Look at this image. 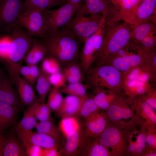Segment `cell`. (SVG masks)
Here are the masks:
<instances>
[{"label": "cell", "instance_id": "cell-1", "mask_svg": "<svg viewBox=\"0 0 156 156\" xmlns=\"http://www.w3.org/2000/svg\"><path fill=\"white\" fill-rule=\"evenodd\" d=\"M40 41L46 49L45 56L55 58L64 67L76 63L80 59L83 43L68 29L61 27L55 31L47 32Z\"/></svg>", "mask_w": 156, "mask_h": 156}, {"label": "cell", "instance_id": "cell-2", "mask_svg": "<svg viewBox=\"0 0 156 156\" xmlns=\"http://www.w3.org/2000/svg\"><path fill=\"white\" fill-rule=\"evenodd\" d=\"M132 28L125 22L105 29L102 44L92 66L106 64L120 50L127 46Z\"/></svg>", "mask_w": 156, "mask_h": 156}, {"label": "cell", "instance_id": "cell-3", "mask_svg": "<svg viewBox=\"0 0 156 156\" xmlns=\"http://www.w3.org/2000/svg\"><path fill=\"white\" fill-rule=\"evenodd\" d=\"M85 76V85L94 93L102 89L123 92L125 74L110 65L92 67Z\"/></svg>", "mask_w": 156, "mask_h": 156}, {"label": "cell", "instance_id": "cell-4", "mask_svg": "<svg viewBox=\"0 0 156 156\" xmlns=\"http://www.w3.org/2000/svg\"><path fill=\"white\" fill-rule=\"evenodd\" d=\"M104 112L109 122L118 127L132 131L138 125L135 112L124 93Z\"/></svg>", "mask_w": 156, "mask_h": 156}, {"label": "cell", "instance_id": "cell-5", "mask_svg": "<svg viewBox=\"0 0 156 156\" xmlns=\"http://www.w3.org/2000/svg\"><path fill=\"white\" fill-rule=\"evenodd\" d=\"M103 16L101 14L88 12L83 3L74 17L62 27L71 31L83 43L98 30Z\"/></svg>", "mask_w": 156, "mask_h": 156}, {"label": "cell", "instance_id": "cell-6", "mask_svg": "<svg viewBox=\"0 0 156 156\" xmlns=\"http://www.w3.org/2000/svg\"><path fill=\"white\" fill-rule=\"evenodd\" d=\"M132 131L120 128L109 122L97 139L102 144L109 150L112 156H127V148Z\"/></svg>", "mask_w": 156, "mask_h": 156}, {"label": "cell", "instance_id": "cell-7", "mask_svg": "<svg viewBox=\"0 0 156 156\" xmlns=\"http://www.w3.org/2000/svg\"><path fill=\"white\" fill-rule=\"evenodd\" d=\"M10 35L11 43L8 58L16 71L18 66L16 64L24 58L31 47L35 38L30 36L24 29L16 23Z\"/></svg>", "mask_w": 156, "mask_h": 156}, {"label": "cell", "instance_id": "cell-8", "mask_svg": "<svg viewBox=\"0 0 156 156\" xmlns=\"http://www.w3.org/2000/svg\"><path fill=\"white\" fill-rule=\"evenodd\" d=\"M83 3L74 5L67 3L57 9L40 10L47 28V32L56 31L67 24Z\"/></svg>", "mask_w": 156, "mask_h": 156}, {"label": "cell", "instance_id": "cell-9", "mask_svg": "<svg viewBox=\"0 0 156 156\" xmlns=\"http://www.w3.org/2000/svg\"><path fill=\"white\" fill-rule=\"evenodd\" d=\"M105 25V17L103 16L98 30L83 43L80 54V66L83 74L91 68L102 44Z\"/></svg>", "mask_w": 156, "mask_h": 156}, {"label": "cell", "instance_id": "cell-10", "mask_svg": "<svg viewBox=\"0 0 156 156\" xmlns=\"http://www.w3.org/2000/svg\"><path fill=\"white\" fill-rule=\"evenodd\" d=\"M16 23L33 37L42 39L47 32L40 10H31L21 13Z\"/></svg>", "mask_w": 156, "mask_h": 156}, {"label": "cell", "instance_id": "cell-11", "mask_svg": "<svg viewBox=\"0 0 156 156\" xmlns=\"http://www.w3.org/2000/svg\"><path fill=\"white\" fill-rule=\"evenodd\" d=\"M23 3V0H0V33L10 35Z\"/></svg>", "mask_w": 156, "mask_h": 156}, {"label": "cell", "instance_id": "cell-12", "mask_svg": "<svg viewBox=\"0 0 156 156\" xmlns=\"http://www.w3.org/2000/svg\"><path fill=\"white\" fill-rule=\"evenodd\" d=\"M14 130L21 142L28 143L40 146L43 148L53 147L58 148L61 145L52 137L44 134L32 130H25L15 126Z\"/></svg>", "mask_w": 156, "mask_h": 156}, {"label": "cell", "instance_id": "cell-13", "mask_svg": "<svg viewBox=\"0 0 156 156\" xmlns=\"http://www.w3.org/2000/svg\"><path fill=\"white\" fill-rule=\"evenodd\" d=\"M135 113V118L138 124L144 125L146 128L156 127L155 111L139 96L130 102Z\"/></svg>", "mask_w": 156, "mask_h": 156}, {"label": "cell", "instance_id": "cell-14", "mask_svg": "<svg viewBox=\"0 0 156 156\" xmlns=\"http://www.w3.org/2000/svg\"><path fill=\"white\" fill-rule=\"evenodd\" d=\"M84 119V134L86 136L92 138H97L109 123L104 111L96 113Z\"/></svg>", "mask_w": 156, "mask_h": 156}, {"label": "cell", "instance_id": "cell-15", "mask_svg": "<svg viewBox=\"0 0 156 156\" xmlns=\"http://www.w3.org/2000/svg\"><path fill=\"white\" fill-rule=\"evenodd\" d=\"M83 125L80 129L70 133L59 151L61 156H80L85 138Z\"/></svg>", "mask_w": 156, "mask_h": 156}, {"label": "cell", "instance_id": "cell-16", "mask_svg": "<svg viewBox=\"0 0 156 156\" xmlns=\"http://www.w3.org/2000/svg\"><path fill=\"white\" fill-rule=\"evenodd\" d=\"M13 126L7 132L3 131V156H27L22 143L18 138Z\"/></svg>", "mask_w": 156, "mask_h": 156}, {"label": "cell", "instance_id": "cell-17", "mask_svg": "<svg viewBox=\"0 0 156 156\" xmlns=\"http://www.w3.org/2000/svg\"><path fill=\"white\" fill-rule=\"evenodd\" d=\"M143 62L142 56L137 53L125 56H114L106 64L113 66L125 75L132 68L142 64Z\"/></svg>", "mask_w": 156, "mask_h": 156}, {"label": "cell", "instance_id": "cell-18", "mask_svg": "<svg viewBox=\"0 0 156 156\" xmlns=\"http://www.w3.org/2000/svg\"><path fill=\"white\" fill-rule=\"evenodd\" d=\"M86 98L70 95L64 98L59 108L55 112L56 116L63 118L76 116L83 101Z\"/></svg>", "mask_w": 156, "mask_h": 156}, {"label": "cell", "instance_id": "cell-19", "mask_svg": "<svg viewBox=\"0 0 156 156\" xmlns=\"http://www.w3.org/2000/svg\"><path fill=\"white\" fill-rule=\"evenodd\" d=\"M15 82L16 85L18 95L22 104L27 107L38 101L32 86L23 77L17 76Z\"/></svg>", "mask_w": 156, "mask_h": 156}, {"label": "cell", "instance_id": "cell-20", "mask_svg": "<svg viewBox=\"0 0 156 156\" xmlns=\"http://www.w3.org/2000/svg\"><path fill=\"white\" fill-rule=\"evenodd\" d=\"M142 0H123L119 5L120 17L132 28L136 25L138 7Z\"/></svg>", "mask_w": 156, "mask_h": 156}, {"label": "cell", "instance_id": "cell-21", "mask_svg": "<svg viewBox=\"0 0 156 156\" xmlns=\"http://www.w3.org/2000/svg\"><path fill=\"white\" fill-rule=\"evenodd\" d=\"M149 82L129 80H124L123 90L129 102L137 96L146 94L152 88Z\"/></svg>", "mask_w": 156, "mask_h": 156}, {"label": "cell", "instance_id": "cell-22", "mask_svg": "<svg viewBox=\"0 0 156 156\" xmlns=\"http://www.w3.org/2000/svg\"><path fill=\"white\" fill-rule=\"evenodd\" d=\"M80 156H112L109 150L102 144L97 138L86 136L81 149Z\"/></svg>", "mask_w": 156, "mask_h": 156}, {"label": "cell", "instance_id": "cell-23", "mask_svg": "<svg viewBox=\"0 0 156 156\" xmlns=\"http://www.w3.org/2000/svg\"><path fill=\"white\" fill-rule=\"evenodd\" d=\"M21 110L11 105L0 103V131L14 126Z\"/></svg>", "mask_w": 156, "mask_h": 156}, {"label": "cell", "instance_id": "cell-24", "mask_svg": "<svg viewBox=\"0 0 156 156\" xmlns=\"http://www.w3.org/2000/svg\"><path fill=\"white\" fill-rule=\"evenodd\" d=\"M122 93L108 89H102L95 92L94 100L101 111H106L114 100Z\"/></svg>", "mask_w": 156, "mask_h": 156}, {"label": "cell", "instance_id": "cell-25", "mask_svg": "<svg viewBox=\"0 0 156 156\" xmlns=\"http://www.w3.org/2000/svg\"><path fill=\"white\" fill-rule=\"evenodd\" d=\"M35 127L37 132L47 135L54 139L62 145L65 141L59 128L55 125L54 119L52 117L48 120L37 122Z\"/></svg>", "mask_w": 156, "mask_h": 156}, {"label": "cell", "instance_id": "cell-26", "mask_svg": "<svg viewBox=\"0 0 156 156\" xmlns=\"http://www.w3.org/2000/svg\"><path fill=\"white\" fill-rule=\"evenodd\" d=\"M133 80L144 82H149L152 80L155 81L152 73L148 64L145 62L131 69L125 75L124 80Z\"/></svg>", "mask_w": 156, "mask_h": 156}, {"label": "cell", "instance_id": "cell-27", "mask_svg": "<svg viewBox=\"0 0 156 156\" xmlns=\"http://www.w3.org/2000/svg\"><path fill=\"white\" fill-rule=\"evenodd\" d=\"M37 38H35L31 47L23 58L27 65H37L45 56V47L40 40Z\"/></svg>", "mask_w": 156, "mask_h": 156}, {"label": "cell", "instance_id": "cell-28", "mask_svg": "<svg viewBox=\"0 0 156 156\" xmlns=\"http://www.w3.org/2000/svg\"><path fill=\"white\" fill-rule=\"evenodd\" d=\"M40 102L38 101L28 106L25 110L23 117L16 126L17 128L25 130H32L37 123L35 116L36 109Z\"/></svg>", "mask_w": 156, "mask_h": 156}, {"label": "cell", "instance_id": "cell-29", "mask_svg": "<svg viewBox=\"0 0 156 156\" xmlns=\"http://www.w3.org/2000/svg\"><path fill=\"white\" fill-rule=\"evenodd\" d=\"M0 103L7 104L24 109L19 96L14 88L10 83L5 88H0Z\"/></svg>", "mask_w": 156, "mask_h": 156}, {"label": "cell", "instance_id": "cell-30", "mask_svg": "<svg viewBox=\"0 0 156 156\" xmlns=\"http://www.w3.org/2000/svg\"><path fill=\"white\" fill-rule=\"evenodd\" d=\"M67 3L66 0H24L23 12L33 9H49Z\"/></svg>", "mask_w": 156, "mask_h": 156}, {"label": "cell", "instance_id": "cell-31", "mask_svg": "<svg viewBox=\"0 0 156 156\" xmlns=\"http://www.w3.org/2000/svg\"><path fill=\"white\" fill-rule=\"evenodd\" d=\"M66 81L69 84L82 83L84 81V76L80 65L74 63L64 66L61 70Z\"/></svg>", "mask_w": 156, "mask_h": 156}, {"label": "cell", "instance_id": "cell-32", "mask_svg": "<svg viewBox=\"0 0 156 156\" xmlns=\"http://www.w3.org/2000/svg\"><path fill=\"white\" fill-rule=\"evenodd\" d=\"M156 5V0H142L138 7L135 26L147 21L154 12Z\"/></svg>", "mask_w": 156, "mask_h": 156}, {"label": "cell", "instance_id": "cell-33", "mask_svg": "<svg viewBox=\"0 0 156 156\" xmlns=\"http://www.w3.org/2000/svg\"><path fill=\"white\" fill-rule=\"evenodd\" d=\"M78 118L75 116L62 118L58 127L64 137L66 138L70 133L83 127Z\"/></svg>", "mask_w": 156, "mask_h": 156}, {"label": "cell", "instance_id": "cell-34", "mask_svg": "<svg viewBox=\"0 0 156 156\" xmlns=\"http://www.w3.org/2000/svg\"><path fill=\"white\" fill-rule=\"evenodd\" d=\"M108 2V0H84L83 5L89 13L107 16L109 11Z\"/></svg>", "mask_w": 156, "mask_h": 156}, {"label": "cell", "instance_id": "cell-35", "mask_svg": "<svg viewBox=\"0 0 156 156\" xmlns=\"http://www.w3.org/2000/svg\"><path fill=\"white\" fill-rule=\"evenodd\" d=\"M48 76L40 70L39 76L36 82V88L38 94V101L40 103L45 102L47 96L52 88Z\"/></svg>", "mask_w": 156, "mask_h": 156}, {"label": "cell", "instance_id": "cell-36", "mask_svg": "<svg viewBox=\"0 0 156 156\" xmlns=\"http://www.w3.org/2000/svg\"><path fill=\"white\" fill-rule=\"evenodd\" d=\"M132 29L130 34V38H133L136 43H140L149 33L154 31V29L153 25L147 20L136 25Z\"/></svg>", "mask_w": 156, "mask_h": 156}, {"label": "cell", "instance_id": "cell-37", "mask_svg": "<svg viewBox=\"0 0 156 156\" xmlns=\"http://www.w3.org/2000/svg\"><path fill=\"white\" fill-rule=\"evenodd\" d=\"M100 111L95 103L93 96H88L83 101L75 116L85 118Z\"/></svg>", "mask_w": 156, "mask_h": 156}, {"label": "cell", "instance_id": "cell-38", "mask_svg": "<svg viewBox=\"0 0 156 156\" xmlns=\"http://www.w3.org/2000/svg\"><path fill=\"white\" fill-rule=\"evenodd\" d=\"M87 88L86 86L82 83H69L60 88V90L62 93L84 98L88 96L86 92Z\"/></svg>", "mask_w": 156, "mask_h": 156}, {"label": "cell", "instance_id": "cell-39", "mask_svg": "<svg viewBox=\"0 0 156 156\" xmlns=\"http://www.w3.org/2000/svg\"><path fill=\"white\" fill-rule=\"evenodd\" d=\"M47 104L52 111L56 112L63 99L60 88L52 87L49 93Z\"/></svg>", "mask_w": 156, "mask_h": 156}, {"label": "cell", "instance_id": "cell-40", "mask_svg": "<svg viewBox=\"0 0 156 156\" xmlns=\"http://www.w3.org/2000/svg\"><path fill=\"white\" fill-rule=\"evenodd\" d=\"M140 130L137 129L138 135H136V156H142L146 151V135L147 129L143 124H139Z\"/></svg>", "mask_w": 156, "mask_h": 156}, {"label": "cell", "instance_id": "cell-41", "mask_svg": "<svg viewBox=\"0 0 156 156\" xmlns=\"http://www.w3.org/2000/svg\"><path fill=\"white\" fill-rule=\"evenodd\" d=\"M42 61L41 70L45 74L49 75L61 71V65L55 58L44 56Z\"/></svg>", "mask_w": 156, "mask_h": 156}, {"label": "cell", "instance_id": "cell-42", "mask_svg": "<svg viewBox=\"0 0 156 156\" xmlns=\"http://www.w3.org/2000/svg\"><path fill=\"white\" fill-rule=\"evenodd\" d=\"M52 111L46 103H40L37 106L35 112V116L40 122L47 120L51 117Z\"/></svg>", "mask_w": 156, "mask_h": 156}, {"label": "cell", "instance_id": "cell-43", "mask_svg": "<svg viewBox=\"0 0 156 156\" xmlns=\"http://www.w3.org/2000/svg\"><path fill=\"white\" fill-rule=\"evenodd\" d=\"M156 128H150L147 129L146 139V152H156Z\"/></svg>", "mask_w": 156, "mask_h": 156}, {"label": "cell", "instance_id": "cell-44", "mask_svg": "<svg viewBox=\"0 0 156 156\" xmlns=\"http://www.w3.org/2000/svg\"><path fill=\"white\" fill-rule=\"evenodd\" d=\"M48 79L53 87L61 88L67 85L65 78L61 71L49 75Z\"/></svg>", "mask_w": 156, "mask_h": 156}, {"label": "cell", "instance_id": "cell-45", "mask_svg": "<svg viewBox=\"0 0 156 156\" xmlns=\"http://www.w3.org/2000/svg\"><path fill=\"white\" fill-rule=\"evenodd\" d=\"M144 101L156 110V88L152 87L146 94L139 96Z\"/></svg>", "mask_w": 156, "mask_h": 156}, {"label": "cell", "instance_id": "cell-46", "mask_svg": "<svg viewBox=\"0 0 156 156\" xmlns=\"http://www.w3.org/2000/svg\"><path fill=\"white\" fill-rule=\"evenodd\" d=\"M154 32H151L147 35L140 43L144 48L149 50H155L156 44V36Z\"/></svg>", "mask_w": 156, "mask_h": 156}, {"label": "cell", "instance_id": "cell-47", "mask_svg": "<svg viewBox=\"0 0 156 156\" xmlns=\"http://www.w3.org/2000/svg\"><path fill=\"white\" fill-rule=\"evenodd\" d=\"M27 156H42L43 148L28 143H23Z\"/></svg>", "mask_w": 156, "mask_h": 156}, {"label": "cell", "instance_id": "cell-48", "mask_svg": "<svg viewBox=\"0 0 156 156\" xmlns=\"http://www.w3.org/2000/svg\"><path fill=\"white\" fill-rule=\"evenodd\" d=\"M133 130L130 134L127 148V156H136V139H133Z\"/></svg>", "mask_w": 156, "mask_h": 156}, {"label": "cell", "instance_id": "cell-49", "mask_svg": "<svg viewBox=\"0 0 156 156\" xmlns=\"http://www.w3.org/2000/svg\"><path fill=\"white\" fill-rule=\"evenodd\" d=\"M29 66L30 68V75L29 83L33 87L34 86L39 76L40 70L36 64Z\"/></svg>", "mask_w": 156, "mask_h": 156}, {"label": "cell", "instance_id": "cell-50", "mask_svg": "<svg viewBox=\"0 0 156 156\" xmlns=\"http://www.w3.org/2000/svg\"><path fill=\"white\" fill-rule=\"evenodd\" d=\"M148 63L154 78L156 79V54L155 50L152 51L148 59Z\"/></svg>", "mask_w": 156, "mask_h": 156}, {"label": "cell", "instance_id": "cell-51", "mask_svg": "<svg viewBox=\"0 0 156 156\" xmlns=\"http://www.w3.org/2000/svg\"><path fill=\"white\" fill-rule=\"evenodd\" d=\"M17 72L18 74L21 75L23 77L29 82L30 75V68L29 65L27 64L24 66H18Z\"/></svg>", "mask_w": 156, "mask_h": 156}, {"label": "cell", "instance_id": "cell-52", "mask_svg": "<svg viewBox=\"0 0 156 156\" xmlns=\"http://www.w3.org/2000/svg\"><path fill=\"white\" fill-rule=\"evenodd\" d=\"M58 148L56 147L43 148L42 156H61Z\"/></svg>", "mask_w": 156, "mask_h": 156}, {"label": "cell", "instance_id": "cell-53", "mask_svg": "<svg viewBox=\"0 0 156 156\" xmlns=\"http://www.w3.org/2000/svg\"><path fill=\"white\" fill-rule=\"evenodd\" d=\"M11 43L10 39V41L8 42H0V55H1L7 56L8 58V53Z\"/></svg>", "mask_w": 156, "mask_h": 156}, {"label": "cell", "instance_id": "cell-54", "mask_svg": "<svg viewBox=\"0 0 156 156\" xmlns=\"http://www.w3.org/2000/svg\"><path fill=\"white\" fill-rule=\"evenodd\" d=\"M67 2L72 5H78L83 3L84 0H66Z\"/></svg>", "mask_w": 156, "mask_h": 156}, {"label": "cell", "instance_id": "cell-55", "mask_svg": "<svg viewBox=\"0 0 156 156\" xmlns=\"http://www.w3.org/2000/svg\"><path fill=\"white\" fill-rule=\"evenodd\" d=\"M156 152H147L144 153L142 156H156Z\"/></svg>", "mask_w": 156, "mask_h": 156}, {"label": "cell", "instance_id": "cell-56", "mask_svg": "<svg viewBox=\"0 0 156 156\" xmlns=\"http://www.w3.org/2000/svg\"><path fill=\"white\" fill-rule=\"evenodd\" d=\"M3 143L0 142V156H3Z\"/></svg>", "mask_w": 156, "mask_h": 156}, {"label": "cell", "instance_id": "cell-57", "mask_svg": "<svg viewBox=\"0 0 156 156\" xmlns=\"http://www.w3.org/2000/svg\"><path fill=\"white\" fill-rule=\"evenodd\" d=\"M0 131V142H3V132Z\"/></svg>", "mask_w": 156, "mask_h": 156}, {"label": "cell", "instance_id": "cell-58", "mask_svg": "<svg viewBox=\"0 0 156 156\" xmlns=\"http://www.w3.org/2000/svg\"><path fill=\"white\" fill-rule=\"evenodd\" d=\"M123 0H114V1L118 5H119Z\"/></svg>", "mask_w": 156, "mask_h": 156}]
</instances>
